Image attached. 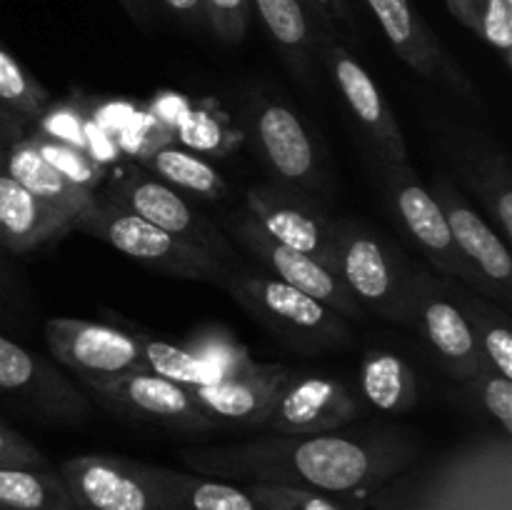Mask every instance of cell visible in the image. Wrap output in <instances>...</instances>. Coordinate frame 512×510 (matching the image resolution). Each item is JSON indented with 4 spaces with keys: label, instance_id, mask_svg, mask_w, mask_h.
Instances as JSON below:
<instances>
[{
    "label": "cell",
    "instance_id": "obj_20",
    "mask_svg": "<svg viewBox=\"0 0 512 510\" xmlns=\"http://www.w3.org/2000/svg\"><path fill=\"white\" fill-rule=\"evenodd\" d=\"M358 413V398L333 375L290 373L265 428L275 435L330 433L358 418Z\"/></svg>",
    "mask_w": 512,
    "mask_h": 510
},
{
    "label": "cell",
    "instance_id": "obj_40",
    "mask_svg": "<svg viewBox=\"0 0 512 510\" xmlns=\"http://www.w3.org/2000/svg\"><path fill=\"white\" fill-rule=\"evenodd\" d=\"M185 138L200 150H220L225 145V135L220 133V125L215 118H208L205 113H195L190 115L188 123H185Z\"/></svg>",
    "mask_w": 512,
    "mask_h": 510
},
{
    "label": "cell",
    "instance_id": "obj_28",
    "mask_svg": "<svg viewBox=\"0 0 512 510\" xmlns=\"http://www.w3.org/2000/svg\"><path fill=\"white\" fill-rule=\"evenodd\" d=\"M448 285L473 328L485 363L512 380V330L508 310L458 280H448Z\"/></svg>",
    "mask_w": 512,
    "mask_h": 510
},
{
    "label": "cell",
    "instance_id": "obj_9",
    "mask_svg": "<svg viewBox=\"0 0 512 510\" xmlns=\"http://www.w3.org/2000/svg\"><path fill=\"white\" fill-rule=\"evenodd\" d=\"M435 145L450 165V180L463 193L480 200L485 213L493 218L500 238L512 240V170L508 155L493 138L470 125L445 118L430 120Z\"/></svg>",
    "mask_w": 512,
    "mask_h": 510
},
{
    "label": "cell",
    "instance_id": "obj_31",
    "mask_svg": "<svg viewBox=\"0 0 512 510\" xmlns=\"http://www.w3.org/2000/svg\"><path fill=\"white\" fill-rule=\"evenodd\" d=\"M458 23L473 30L512 65V0H445Z\"/></svg>",
    "mask_w": 512,
    "mask_h": 510
},
{
    "label": "cell",
    "instance_id": "obj_25",
    "mask_svg": "<svg viewBox=\"0 0 512 510\" xmlns=\"http://www.w3.org/2000/svg\"><path fill=\"white\" fill-rule=\"evenodd\" d=\"M360 393L378 413L403 415L418 405V375L403 355L373 348L360 363Z\"/></svg>",
    "mask_w": 512,
    "mask_h": 510
},
{
    "label": "cell",
    "instance_id": "obj_21",
    "mask_svg": "<svg viewBox=\"0 0 512 510\" xmlns=\"http://www.w3.org/2000/svg\"><path fill=\"white\" fill-rule=\"evenodd\" d=\"M293 370L278 363H253L220 383L190 388L195 403L218 428H265L280 388Z\"/></svg>",
    "mask_w": 512,
    "mask_h": 510
},
{
    "label": "cell",
    "instance_id": "obj_8",
    "mask_svg": "<svg viewBox=\"0 0 512 510\" xmlns=\"http://www.w3.org/2000/svg\"><path fill=\"white\" fill-rule=\"evenodd\" d=\"M98 195L113 200L115 205L130 210L138 218L158 225L165 233L190 245H198L228 270H240V258L235 253L233 240L220 230V225L200 213L193 203H188L183 193L165 185L163 180L150 175L140 165H130L123 173L105 180V193Z\"/></svg>",
    "mask_w": 512,
    "mask_h": 510
},
{
    "label": "cell",
    "instance_id": "obj_29",
    "mask_svg": "<svg viewBox=\"0 0 512 510\" xmlns=\"http://www.w3.org/2000/svg\"><path fill=\"white\" fill-rule=\"evenodd\" d=\"M0 510H78L58 468H0Z\"/></svg>",
    "mask_w": 512,
    "mask_h": 510
},
{
    "label": "cell",
    "instance_id": "obj_2",
    "mask_svg": "<svg viewBox=\"0 0 512 510\" xmlns=\"http://www.w3.org/2000/svg\"><path fill=\"white\" fill-rule=\"evenodd\" d=\"M368 510H512L508 438H478L410 465L365 498Z\"/></svg>",
    "mask_w": 512,
    "mask_h": 510
},
{
    "label": "cell",
    "instance_id": "obj_37",
    "mask_svg": "<svg viewBox=\"0 0 512 510\" xmlns=\"http://www.w3.org/2000/svg\"><path fill=\"white\" fill-rule=\"evenodd\" d=\"M203 13L208 28L220 40L230 45L243 43L250 23V0H203Z\"/></svg>",
    "mask_w": 512,
    "mask_h": 510
},
{
    "label": "cell",
    "instance_id": "obj_4",
    "mask_svg": "<svg viewBox=\"0 0 512 510\" xmlns=\"http://www.w3.org/2000/svg\"><path fill=\"white\" fill-rule=\"evenodd\" d=\"M338 275L360 308L375 318L410 328L413 265L403 250L368 223L335 218Z\"/></svg>",
    "mask_w": 512,
    "mask_h": 510
},
{
    "label": "cell",
    "instance_id": "obj_30",
    "mask_svg": "<svg viewBox=\"0 0 512 510\" xmlns=\"http://www.w3.org/2000/svg\"><path fill=\"white\" fill-rule=\"evenodd\" d=\"M140 353H143L145 370L160 378L178 383L183 388H203V385L220 383V375L208 363L190 353L183 345L153 338L148 333H138Z\"/></svg>",
    "mask_w": 512,
    "mask_h": 510
},
{
    "label": "cell",
    "instance_id": "obj_32",
    "mask_svg": "<svg viewBox=\"0 0 512 510\" xmlns=\"http://www.w3.org/2000/svg\"><path fill=\"white\" fill-rule=\"evenodd\" d=\"M50 103V93L40 85L20 60L0 43V105L33 125L40 118L45 105Z\"/></svg>",
    "mask_w": 512,
    "mask_h": 510
},
{
    "label": "cell",
    "instance_id": "obj_19",
    "mask_svg": "<svg viewBox=\"0 0 512 510\" xmlns=\"http://www.w3.org/2000/svg\"><path fill=\"white\" fill-rule=\"evenodd\" d=\"M383 28L385 38L393 45L395 55L420 78L453 90L468 103H480L478 88L465 75L458 60L443 48L438 35L430 30L423 15L410 0H363Z\"/></svg>",
    "mask_w": 512,
    "mask_h": 510
},
{
    "label": "cell",
    "instance_id": "obj_6",
    "mask_svg": "<svg viewBox=\"0 0 512 510\" xmlns=\"http://www.w3.org/2000/svg\"><path fill=\"white\" fill-rule=\"evenodd\" d=\"M245 133L275 183L303 193L330 188L328 158L303 115L275 93H255L245 100Z\"/></svg>",
    "mask_w": 512,
    "mask_h": 510
},
{
    "label": "cell",
    "instance_id": "obj_36",
    "mask_svg": "<svg viewBox=\"0 0 512 510\" xmlns=\"http://www.w3.org/2000/svg\"><path fill=\"white\" fill-rule=\"evenodd\" d=\"M468 385L473 390L475 398L480 400L485 413L500 425L505 438L512 435V380L500 375L498 370L490 368L488 363L480 368V373L475 375Z\"/></svg>",
    "mask_w": 512,
    "mask_h": 510
},
{
    "label": "cell",
    "instance_id": "obj_1",
    "mask_svg": "<svg viewBox=\"0 0 512 510\" xmlns=\"http://www.w3.org/2000/svg\"><path fill=\"white\" fill-rule=\"evenodd\" d=\"M410 428L330 430L313 435H255L228 445L188 448L180 460L193 473L230 483H268L358 500L420 460Z\"/></svg>",
    "mask_w": 512,
    "mask_h": 510
},
{
    "label": "cell",
    "instance_id": "obj_22",
    "mask_svg": "<svg viewBox=\"0 0 512 510\" xmlns=\"http://www.w3.org/2000/svg\"><path fill=\"white\" fill-rule=\"evenodd\" d=\"M73 230V218L50 208L10 178L0 165V245L13 253H28L55 243Z\"/></svg>",
    "mask_w": 512,
    "mask_h": 510
},
{
    "label": "cell",
    "instance_id": "obj_17",
    "mask_svg": "<svg viewBox=\"0 0 512 510\" xmlns=\"http://www.w3.org/2000/svg\"><path fill=\"white\" fill-rule=\"evenodd\" d=\"M245 210L275 240L318 260L323 268L338 275L335 218L313 195L270 180L245 193Z\"/></svg>",
    "mask_w": 512,
    "mask_h": 510
},
{
    "label": "cell",
    "instance_id": "obj_34",
    "mask_svg": "<svg viewBox=\"0 0 512 510\" xmlns=\"http://www.w3.org/2000/svg\"><path fill=\"white\" fill-rule=\"evenodd\" d=\"M248 485L253 498L263 505V510H360L358 503L345 498L318 493V490L290 488V485L268 483H240Z\"/></svg>",
    "mask_w": 512,
    "mask_h": 510
},
{
    "label": "cell",
    "instance_id": "obj_41",
    "mask_svg": "<svg viewBox=\"0 0 512 510\" xmlns=\"http://www.w3.org/2000/svg\"><path fill=\"white\" fill-rule=\"evenodd\" d=\"M170 15L185 23L188 28H208L203 13V0H160Z\"/></svg>",
    "mask_w": 512,
    "mask_h": 510
},
{
    "label": "cell",
    "instance_id": "obj_26",
    "mask_svg": "<svg viewBox=\"0 0 512 510\" xmlns=\"http://www.w3.org/2000/svg\"><path fill=\"white\" fill-rule=\"evenodd\" d=\"M153 473L175 510H263L248 485L183 473L165 465H153Z\"/></svg>",
    "mask_w": 512,
    "mask_h": 510
},
{
    "label": "cell",
    "instance_id": "obj_27",
    "mask_svg": "<svg viewBox=\"0 0 512 510\" xmlns=\"http://www.w3.org/2000/svg\"><path fill=\"white\" fill-rule=\"evenodd\" d=\"M138 165L178 193H188L203 200H225L230 193V185L223 173L190 150L165 145V148H155L153 153L140 155Z\"/></svg>",
    "mask_w": 512,
    "mask_h": 510
},
{
    "label": "cell",
    "instance_id": "obj_33",
    "mask_svg": "<svg viewBox=\"0 0 512 510\" xmlns=\"http://www.w3.org/2000/svg\"><path fill=\"white\" fill-rule=\"evenodd\" d=\"M183 348H188L190 353L198 355V358L203 360V363H208L223 380L243 373L245 368H250V365L255 363V360L250 358L248 350H245V345L240 343L235 335H230L228 330L218 328V325L198 330Z\"/></svg>",
    "mask_w": 512,
    "mask_h": 510
},
{
    "label": "cell",
    "instance_id": "obj_18",
    "mask_svg": "<svg viewBox=\"0 0 512 510\" xmlns=\"http://www.w3.org/2000/svg\"><path fill=\"white\" fill-rule=\"evenodd\" d=\"M45 343L55 363L78 375V380L115 378L143 373L138 333L80 318H50Z\"/></svg>",
    "mask_w": 512,
    "mask_h": 510
},
{
    "label": "cell",
    "instance_id": "obj_14",
    "mask_svg": "<svg viewBox=\"0 0 512 510\" xmlns=\"http://www.w3.org/2000/svg\"><path fill=\"white\" fill-rule=\"evenodd\" d=\"M410 328L418 330L448 375L470 383L485 365L473 328L450 293L448 278L413 268L410 278Z\"/></svg>",
    "mask_w": 512,
    "mask_h": 510
},
{
    "label": "cell",
    "instance_id": "obj_15",
    "mask_svg": "<svg viewBox=\"0 0 512 510\" xmlns=\"http://www.w3.org/2000/svg\"><path fill=\"white\" fill-rule=\"evenodd\" d=\"M318 60L333 78L370 158L405 163L408 160V143H405V135L400 130L393 108L385 103L373 75L338 40H323L318 45Z\"/></svg>",
    "mask_w": 512,
    "mask_h": 510
},
{
    "label": "cell",
    "instance_id": "obj_24",
    "mask_svg": "<svg viewBox=\"0 0 512 510\" xmlns=\"http://www.w3.org/2000/svg\"><path fill=\"white\" fill-rule=\"evenodd\" d=\"M0 165L28 193H33L35 198L48 203L50 208L60 210L68 218H73V223L95 200V193L85 190L83 185H78L68 175L60 173L55 165H50L28 135L0 153Z\"/></svg>",
    "mask_w": 512,
    "mask_h": 510
},
{
    "label": "cell",
    "instance_id": "obj_10",
    "mask_svg": "<svg viewBox=\"0 0 512 510\" xmlns=\"http://www.w3.org/2000/svg\"><path fill=\"white\" fill-rule=\"evenodd\" d=\"M0 400L43 425H80L93 400L50 360L0 333Z\"/></svg>",
    "mask_w": 512,
    "mask_h": 510
},
{
    "label": "cell",
    "instance_id": "obj_39",
    "mask_svg": "<svg viewBox=\"0 0 512 510\" xmlns=\"http://www.w3.org/2000/svg\"><path fill=\"white\" fill-rule=\"evenodd\" d=\"M305 8L310 10L323 40H338V30H353L355 13L350 8V0H303Z\"/></svg>",
    "mask_w": 512,
    "mask_h": 510
},
{
    "label": "cell",
    "instance_id": "obj_16",
    "mask_svg": "<svg viewBox=\"0 0 512 510\" xmlns=\"http://www.w3.org/2000/svg\"><path fill=\"white\" fill-rule=\"evenodd\" d=\"M430 195L440 205L453 233L455 248L480 280L485 298L495 300L500 308H512V255L498 230L483 220L470 205L468 195L445 173H435L430 180Z\"/></svg>",
    "mask_w": 512,
    "mask_h": 510
},
{
    "label": "cell",
    "instance_id": "obj_3",
    "mask_svg": "<svg viewBox=\"0 0 512 510\" xmlns=\"http://www.w3.org/2000/svg\"><path fill=\"white\" fill-rule=\"evenodd\" d=\"M220 288L233 295L235 303L265 330H270L280 343L298 353L338 350L353 340L350 320L273 275L230 270Z\"/></svg>",
    "mask_w": 512,
    "mask_h": 510
},
{
    "label": "cell",
    "instance_id": "obj_13",
    "mask_svg": "<svg viewBox=\"0 0 512 510\" xmlns=\"http://www.w3.org/2000/svg\"><path fill=\"white\" fill-rule=\"evenodd\" d=\"M58 473L78 510H175L153 463L90 453L63 460Z\"/></svg>",
    "mask_w": 512,
    "mask_h": 510
},
{
    "label": "cell",
    "instance_id": "obj_35",
    "mask_svg": "<svg viewBox=\"0 0 512 510\" xmlns=\"http://www.w3.org/2000/svg\"><path fill=\"white\" fill-rule=\"evenodd\" d=\"M28 138L33 140L35 148L43 153V158L48 160L50 165H55L60 173H65L70 180L83 185L90 193H95V188L105 180V170L100 168L90 155L75 150L73 145L63 143V140L48 138V135L38 133V130H28Z\"/></svg>",
    "mask_w": 512,
    "mask_h": 510
},
{
    "label": "cell",
    "instance_id": "obj_42",
    "mask_svg": "<svg viewBox=\"0 0 512 510\" xmlns=\"http://www.w3.org/2000/svg\"><path fill=\"white\" fill-rule=\"evenodd\" d=\"M28 130H30V123H25L23 118H18V115L10 113L8 108L0 105V153L8 150L13 143H18L20 138H25Z\"/></svg>",
    "mask_w": 512,
    "mask_h": 510
},
{
    "label": "cell",
    "instance_id": "obj_43",
    "mask_svg": "<svg viewBox=\"0 0 512 510\" xmlns=\"http://www.w3.org/2000/svg\"><path fill=\"white\" fill-rule=\"evenodd\" d=\"M118 3L123 5L125 13H128L130 18L140 25V28H148L150 13H148V3H145V0H118Z\"/></svg>",
    "mask_w": 512,
    "mask_h": 510
},
{
    "label": "cell",
    "instance_id": "obj_7",
    "mask_svg": "<svg viewBox=\"0 0 512 510\" xmlns=\"http://www.w3.org/2000/svg\"><path fill=\"white\" fill-rule=\"evenodd\" d=\"M373 165L390 218L395 220L400 233L425 255V260L438 270L440 278L458 280V283L468 285L475 293L483 295L480 280L475 278L470 265L455 248L453 233L445 223L443 210L430 195L428 185L410 168L408 160L405 163H388V160L373 158Z\"/></svg>",
    "mask_w": 512,
    "mask_h": 510
},
{
    "label": "cell",
    "instance_id": "obj_38",
    "mask_svg": "<svg viewBox=\"0 0 512 510\" xmlns=\"http://www.w3.org/2000/svg\"><path fill=\"white\" fill-rule=\"evenodd\" d=\"M0 468H50V460L25 435L0 423Z\"/></svg>",
    "mask_w": 512,
    "mask_h": 510
},
{
    "label": "cell",
    "instance_id": "obj_23",
    "mask_svg": "<svg viewBox=\"0 0 512 510\" xmlns=\"http://www.w3.org/2000/svg\"><path fill=\"white\" fill-rule=\"evenodd\" d=\"M260 23L278 48L285 68L305 85L313 88L318 80V45L323 43L310 10L303 0H250Z\"/></svg>",
    "mask_w": 512,
    "mask_h": 510
},
{
    "label": "cell",
    "instance_id": "obj_5",
    "mask_svg": "<svg viewBox=\"0 0 512 510\" xmlns=\"http://www.w3.org/2000/svg\"><path fill=\"white\" fill-rule=\"evenodd\" d=\"M73 230L103 240L110 248L123 253L125 258L155 270V273L170 275V278L200 280V283L223 285L230 270L220 260L190 245L175 235L165 233L158 225L138 218L130 210L120 208L113 200L95 193L90 208L75 218Z\"/></svg>",
    "mask_w": 512,
    "mask_h": 510
},
{
    "label": "cell",
    "instance_id": "obj_12",
    "mask_svg": "<svg viewBox=\"0 0 512 510\" xmlns=\"http://www.w3.org/2000/svg\"><path fill=\"white\" fill-rule=\"evenodd\" d=\"M218 225L245 255H250L255 263L263 265L273 278L283 280V283L293 285L300 293L320 300L330 310L343 315L345 320H353V323L368 320V313L360 308V303L350 295V290L345 288L338 275L323 268L318 260L308 258V255L275 240L245 208L223 213Z\"/></svg>",
    "mask_w": 512,
    "mask_h": 510
},
{
    "label": "cell",
    "instance_id": "obj_11",
    "mask_svg": "<svg viewBox=\"0 0 512 510\" xmlns=\"http://www.w3.org/2000/svg\"><path fill=\"white\" fill-rule=\"evenodd\" d=\"M85 393L115 418L155 425L170 433L208 435L218 425L200 410L190 388L148 373H125L115 378L80 380Z\"/></svg>",
    "mask_w": 512,
    "mask_h": 510
}]
</instances>
